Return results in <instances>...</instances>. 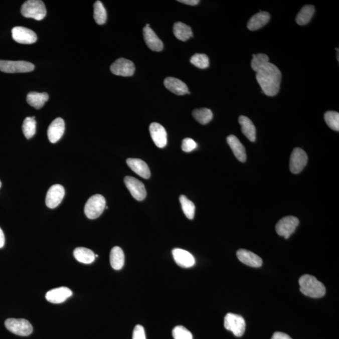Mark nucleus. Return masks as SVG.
Here are the masks:
<instances>
[{"label": "nucleus", "mask_w": 339, "mask_h": 339, "mask_svg": "<svg viewBox=\"0 0 339 339\" xmlns=\"http://www.w3.org/2000/svg\"><path fill=\"white\" fill-rule=\"evenodd\" d=\"M251 66L256 72V78L264 93L268 96L276 95L280 91L281 73L280 69L269 62L267 55L253 54Z\"/></svg>", "instance_id": "f257e3e1"}, {"label": "nucleus", "mask_w": 339, "mask_h": 339, "mask_svg": "<svg viewBox=\"0 0 339 339\" xmlns=\"http://www.w3.org/2000/svg\"><path fill=\"white\" fill-rule=\"evenodd\" d=\"M300 290L305 296L311 298H321L325 295L326 289L322 283L315 276L304 275L299 279Z\"/></svg>", "instance_id": "f03ea898"}, {"label": "nucleus", "mask_w": 339, "mask_h": 339, "mask_svg": "<svg viewBox=\"0 0 339 339\" xmlns=\"http://www.w3.org/2000/svg\"><path fill=\"white\" fill-rule=\"evenodd\" d=\"M21 14L26 18L42 21L46 16V7L41 0H28L22 5Z\"/></svg>", "instance_id": "7ed1b4c3"}, {"label": "nucleus", "mask_w": 339, "mask_h": 339, "mask_svg": "<svg viewBox=\"0 0 339 339\" xmlns=\"http://www.w3.org/2000/svg\"><path fill=\"white\" fill-rule=\"evenodd\" d=\"M106 208V199L100 194H96L88 199L84 207V213L89 219L99 218Z\"/></svg>", "instance_id": "20e7f679"}, {"label": "nucleus", "mask_w": 339, "mask_h": 339, "mask_svg": "<svg viewBox=\"0 0 339 339\" xmlns=\"http://www.w3.org/2000/svg\"><path fill=\"white\" fill-rule=\"evenodd\" d=\"M5 325L12 333L20 336H29L33 331V326L26 319L8 318L5 322Z\"/></svg>", "instance_id": "39448f33"}, {"label": "nucleus", "mask_w": 339, "mask_h": 339, "mask_svg": "<svg viewBox=\"0 0 339 339\" xmlns=\"http://www.w3.org/2000/svg\"><path fill=\"white\" fill-rule=\"evenodd\" d=\"M34 65L29 62L0 60V71L6 73H24L34 71Z\"/></svg>", "instance_id": "423d86ee"}, {"label": "nucleus", "mask_w": 339, "mask_h": 339, "mask_svg": "<svg viewBox=\"0 0 339 339\" xmlns=\"http://www.w3.org/2000/svg\"><path fill=\"white\" fill-rule=\"evenodd\" d=\"M224 327L232 331L234 335L241 336L245 331V320L241 315L229 313L224 318Z\"/></svg>", "instance_id": "0eeeda50"}, {"label": "nucleus", "mask_w": 339, "mask_h": 339, "mask_svg": "<svg viewBox=\"0 0 339 339\" xmlns=\"http://www.w3.org/2000/svg\"><path fill=\"white\" fill-rule=\"evenodd\" d=\"M299 224L298 218L294 216H286L280 219L276 225V231L279 236L288 239L296 230Z\"/></svg>", "instance_id": "6e6552de"}, {"label": "nucleus", "mask_w": 339, "mask_h": 339, "mask_svg": "<svg viewBox=\"0 0 339 339\" xmlns=\"http://www.w3.org/2000/svg\"><path fill=\"white\" fill-rule=\"evenodd\" d=\"M308 161L307 154L300 148H294L291 154L290 169L291 173L298 174L305 168Z\"/></svg>", "instance_id": "1a4fd4ad"}, {"label": "nucleus", "mask_w": 339, "mask_h": 339, "mask_svg": "<svg viewBox=\"0 0 339 339\" xmlns=\"http://www.w3.org/2000/svg\"><path fill=\"white\" fill-rule=\"evenodd\" d=\"M124 181L127 189L130 192L134 199L138 201H142L146 198V191L145 187L141 181L130 176H126L124 178Z\"/></svg>", "instance_id": "9d476101"}, {"label": "nucleus", "mask_w": 339, "mask_h": 339, "mask_svg": "<svg viewBox=\"0 0 339 339\" xmlns=\"http://www.w3.org/2000/svg\"><path fill=\"white\" fill-rule=\"evenodd\" d=\"M112 73L123 77L132 76L135 71L133 62L124 58L116 60L111 66Z\"/></svg>", "instance_id": "9b49d317"}, {"label": "nucleus", "mask_w": 339, "mask_h": 339, "mask_svg": "<svg viewBox=\"0 0 339 339\" xmlns=\"http://www.w3.org/2000/svg\"><path fill=\"white\" fill-rule=\"evenodd\" d=\"M12 38L22 44H32L37 41V36L32 30L24 27H16L12 30Z\"/></svg>", "instance_id": "f8f14e48"}, {"label": "nucleus", "mask_w": 339, "mask_h": 339, "mask_svg": "<svg viewBox=\"0 0 339 339\" xmlns=\"http://www.w3.org/2000/svg\"><path fill=\"white\" fill-rule=\"evenodd\" d=\"M65 196V189L64 187L56 184L52 186L47 192L46 204L50 209H54L61 203Z\"/></svg>", "instance_id": "ddd939ff"}, {"label": "nucleus", "mask_w": 339, "mask_h": 339, "mask_svg": "<svg viewBox=\"0 0 339 339\" xmlns=\"http://www.w3.org/2000/svg\"><path fill=\"white\" fill-rule=\"evenodd\" d=\"M149 129L151 138L156 146L158 148H164L167 143V133L163 126L158 123H152Z\"/></svg>", "instance_id": "4468645a"}, {"label": "nucleus", "mask_w": 339, "mask_h": 339, "mask_svg": "<svg viewBox=\"0 0 339 339\" xmlns=\"http://www.w3.org/2000/svg\"><path fill=\"white\" fill-rule=\"evenodd\" d=\"M72 295V291L71 289L65 286L52 289L46 293V300L49 302L58 304L64 302Z\"/></svg>", "instance_id": "2eb2a0df"}, {"label": "nucleus", "mask_w": 339, "mask_h": 339, "mask_svg": "<svg viewBox=\"0 0 339 339\" xmlns=\"http://www.w3.org/2000/svg\"><path fill=\"white\" fill-rule=\"evenodd\" d=\"M65 131V122L61 118L55 119L49 126L47 136L52 143H56L63 136Z\"/></svg>", "instance_id": "dca6fc26"}, {"label": "nucleus", "mask_w": 339, "mask_h": 339, "mask_svg": "<svg viewBox=\"0 0 339 339\" xmlns=\"http://www.w3.org/2000/svg\"><path fill=\"white\" fill-rule=\"evenodd\" d=\"M237 257L241 263L251 267L258 268L262 266L263 260L257 254L253 252L240 249L237 251Z\"/></svg>", "instance_id": "f3484780"}, {"label": "nucleus", "mask_w": 339, "mask_h": 339, "mask_svg": "<svg viewBox=\"0 0 339 339\" xmlns=\"http://www.w3.org/2000/svg\"><path fill=\"white\" fill-rule=\"evenodd\" d=\"M173 255L176 263L181 267L188 268L195 265L196 260L193 254L184 249H174Z\"/></svg>", "instance_id": "a211bd4d"}, {"label": "nucleus", "mask_w": 339, "mask_h": 339, "mask_svg": "<svg viewBox=\"0 0 339 339\" xmlns=\"http://www.w3.org/2000/svg\"><path fill=\"white\" fill-rule=\"evenodd\" d=\"M143 37L147 46L151 51L160 52L163 49V42L154 33L149 27H144L143 29Z\"/></svg>", "instance_id": "6ab92c4d"}, {"label": "nucleus", "mask_w": 339, "mask_h": 339, "mask_svg": "<svg viewBox=\"0 0 339 339\" xmlns=\"http://www.w3.org/2000/svg\"><path fill=\"white\" fill-rule=\"evenodd\" d=\"M127 164L132 171L141 178L148 179L150 178L151 173L148 164L146 162L138 158H128L126 160Z\"/></svg>", "instance_id": "aec40b11"}, {"label": "nucleus", "mask_w": 339, "mask_h": 339, "mask_svg": "<svg viewBox=\"0 0 339 339\" xmlns=\"http://www.w3.org/2000/svg\"><path fill=\"white\" fill-rule=\"evenodd\" d=\"M164 85L168 90L177 95L189 94L188 86L180 79L175 78V77H166L164 79Z\"/></svg>", "instance_id": "412c9836"}, {"label": "nucleus", "mask_w": 339, "mask_h": 339, "mask_svg": "<svg viewBox=\"0 0 339 339\" xmlns=\"http://www.w3.org/2000/svg\"><path fill=\"white\" fill-rule=\"evenodd\" d=\"M227 142H228L236 158L241 162L246 161L247 158L246 149L243 144L239 140V139L236 136L231 134L227 138Z\"/></svg>", "instance_id": "4be33fe9"}, {"label": "nucleus", "mask_w": 339, "mask_h": 339, "mask_svg": "<svg viewBox=\"0 0 339 339\" xmlns=\"http://www.w3.org/2000/svg\"><path fill=\"white\" fill-rule=\"evenodd\" d=\"M270 15L266 12H260L254 15L249 20L247 27L249 31H254L262 28L268 23Z\"/></svg>", "instance_id": "5701e85b"}, {"label": "nucleus", "mask_w": 339, "mask_h": 339, "mask_svg": "<svg viewBox=\"0 0 339 339\" xmlns=\"http://www.w3.org/2000/svg\"><path fill=\"white\" fill-rule=\"evenodd\" d=\"M239 123L241 126V131L244 136L249 141L254 142L256 141V128L253 122L248 117L244 116H239Z\"/></svg>", "instance_id": "b1692460"}, {"label": "nucleus", "mask_w": 339, "mask_h": 339, "mask_svg": "<svg viewBox=\"0 0 339 339\" xmlns=\"http://www.w3.org/2000/svg\"><path fill=\"white\" fill-rule=\"evenodd\" d=\"M74 256L79 262L84 264H91L95 260V254L91 249L79 247L74 249Z\"/></svg>", "instance_id": "393cba45"}, {"label": "nucleus", "mask_w": 339, "mask_h": 339, "mask_svg": "<svg viewBox=\"0 0 339 339\" xmlns=\"http://www.w3.org/2000/svg\"><path fill=\"white\" fill-rule=\"evenodd\" d=\"M48 100L49 95L46 93H40L37 92H31L27 94V103L37 109L42 108Z\"/></svg>", "instance_id": "a878e982"}, {"label": "nucleus", "mask_w": 339, "mask_h": 339, "mask_svg": "<svg viewBox=\"0 0 339 339\" xmlns=\"http://www.w3.org/2000/svg\"><path fill=\"white\" fill-rule=\"evenodd\" d=\"M111 267L115 270H120L124 264V254L120 247L115 246L111 249L110 253Z\"/></svg>", "instance_id": "bb28decb"}, {"label": "nucleus", "mask_w": 339, "mask_h": 339, "mask_svg": "<svg viewBox=\"0 0 339 339\" xmlns=\"http://www.w3.org/2000/svg\"><path fill=\"white\" fill-rule=\"evenodd\" d=\"M174 34L176 38L186 42L193 37V31L190 27L183 22H177L174 26Z\"/></svg>", "instance_id": "cd10ccee"}, {"label": "nucleus", "mask_w": 339, "mask_h": 339, "mask_svg": "<svg viewBox=\"0 0 339 339\" xmlns=\"http://www.w3.org/2000/svg\"><path fill=\"white\" fill-rule=\"evenodd\" d=\"M314 13H315V7L313 6H304L296 17V23L299 26H305L311 21Z\"/></svg>", "instance_id": "c85d7f7f"}, {"label": "nucleus", "mask_w": 339, "mask_h": 339, "mask_svg": "<svg viewBox=\"0 0 339 339\" xmlns=\"http://www.w3.org/2000/svg\"><path fill=\"white\" fill-rule=\"evenodd\" d=\"M193 115L194 119L201 124L209 123L213 117V112L208 108L195 109L193 111Z\"/></svg>", "instance_id": "c756f323"}, {"label": "nucleus", "mask_w": 339, "mask_h": 339, "mask_svg": "<svg viewBox=\"0 0 339 339\" xmlns=\"http://www.w3.org/2000/svg\"><path fill=\"white\" fill-rule=\"evenodd\" d=\"M36 117H27L22 125V131L27 139L32 138L36 133L37 122Z\"/></svg>", "instance_id": "7c9ffc66"}, {"label": "nucleus", "mask_w": 339, "mask_h": 339, "mask_svg": "<svg viewBox=\"0 0 339 339\" xmlns=\"http://www.w3.org/2000/svg\"><path fill=\"white\" fill-rule=\"evenodd\" d=\"M94 19L98 25H103L107 20V12L103 4L96 1L94 5Z\"/></svg>", "instance_id": "2f4dec72"}, {"label": "nucleus", "mask_w": 339, "mask_h": 339, "mask_svg": "<svg viewBox=\"0 0 339 339\" xmlns=\"http://www.w3.org/2000/svg\"><path fill=\"white\" fill-rule=\"evenodd\" d=\"M180 202L184 213L189 219H193L195 216L196 206L186 196L182 195Z\"/></svg>", "instance_id": "473e14b6"}, {"label": "nucleus", "mask_w": 339, "mask_h": 339, "mask_svg": "<svg viewBox=\"0 0 339 339\" xmlns=\"http://www.w3.org/2000/svg\"><path fill=\"white\" fill-rule=\"evenodd\" d=\"M324 119L329 128L334 131H339V114L335 111H327L324 115Z\"/></svg>", "instance_id": "72a5a7b5"}, {"label": "nucleus", "mask_w": 339, "mask_h": 339, "mask_svg": "<svg viewBox=\"0 0 339 339\" xmlns=\"http://www.w3.org/2000/svg\"><path fill=\"white\" fill-rule=\"evenodd\" d=\"M190 61L192 64L199 69H206L209 66V57L206 54H196L191 57Z\"/></svg>", "instance_id": "f704fd0d"}, {"label": "nucleus", "mask_w": 339, "mask_h": 339, "mask_svg": "<svg viewBox=\"0 0 339 339\" xmlns=\"http://www.w3.org/2000/svg\"><path fill=\"white\" fill-rule=\"evenodd\" d=\"M174 339H193V334L183 326L179 325L173 329Z\"/></svg>", "instance_id": "c9c22d12"}, {"label": "nucleus", "mask_w": 339, "mask_h": 339, "mask_svg": "<svg viewBox=\"0 0 339 339\" xmlns=\"http://www.w3.org/2000/svg\"><path fill=\"white\" fill-rule=\"evenodd\" d=\"M197 147L196 142L193 139L190 138H186L183 139V144H182V149L184 151L189 153L192 151L194 150Z\"/></svg>", "instance_id": "e433bc0d"}, {"label": "nucleus", "mask_w": 339, "mask_h": 339, "mask_svg": "<svg viewBox=\"0 0 339 339\" xmlns=\"http://www.w3.org/2000/svg\"><path fill=\"white\" fill-rule=\"evenodd\" d=\"M133 339H146L144 329L140 325H137L134 328Z\"/></svg>", "instance_id": "4c0bfd02"}, {"label": "nucleus", "mask_w": 339, "mask_h": 339, "mask_svg": "<svg viewBox=\"0 0 339 339\" xmlns=\"http://www.w3.org/2000/svg\"><path fill=\"white\" fill-rule=\"evenodd\" d=\"M271 339H292L290 336L285 333L280 332V331H276L273 334Z\"/></svg>", "instance_id": "58836bf2"}, {"label": "nucleus", "mask_w": 339, "mask_h": 339, "mask_svg": "<svg viewBox=\"0 0 339 339\" xmlns=\"http://www.w3.org/2000/svg\"><path fill=\"white\" fill-rule=\"evenodd\" d=\"M180 3L188 5V6H194L199 3V0H179Z\"/></svg>", "instance_id": "ea45409f"}, {"label": "nucleus", "mask_w": 339, "mask_h": 339, "mask_svg": "<svg viewBox=\"0 0 339 339\" xmlns=\"http://www.w3.org/2000/svg\"><path fill=\"white\" fill-rule=\"evenodd\" d=\"M5 243H6V238H5L3 231H2V229L0 228V248H3L5 245Z\"/></svg>", "instance_id": "a19ab883"}, {"label": "nucleus", "mask_w": 339, "mask_h": 339, "mask_svg": "<svg viewBox=\"0 0 339 339\" xmlns=\"http://www.w3.org/2000/svg\"><path fill=\"white\" fill-rule=\"evenodd\" d=\"M2 182L0 181V188H2Z\"/></svg>", "instance_id": "79ce46f5"}]
</instances>
